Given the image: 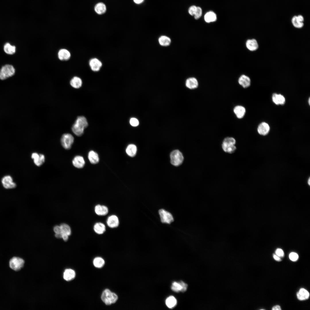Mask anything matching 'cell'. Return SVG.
Here are the masks:
<instances>
[{"label": "cell", "instance_id": "8992f818", "mask_svg": "<svg viewBox=\"0 0 310 310\" xmlns=\"http://www.w3.org/2000/svg\"><path fill=\"white\" fill-rule=\"evenodd\" d=\"M158 213L161 221L162 223L170 224L173 221V216L169 212L162 209L159 210Z\"/></svg>", "mask_w": 310, "mask_h": 310}, {"label": "cell", "instance_id": "d590c367", "mask_svg": "<svg viewBox=\"0 0 310 310\" xmlns=\"http://www.w3.org/2000/svg\"><path fill=\"white\" fill-rule=\"evenodd\" d=\"M60 226L61 229L62 233L66 234L68 236L71 235V228L69 225L63 223L61 224Z\"/></svg>", "mask_w": 310, "mask_h": 310}, {"label": "cell", "instance_id": "f35d334b", "mask_svg": "<svg viewBox=\"0 0 310 310\" xmlns=\"http://www.w3.org/2000/svg\"><path fill=\"white\" fill-rule=\"evenodd\" d=\"M289 258L290 260L292 261H296L298 260L299 258V256L296 253L292 252L290 253L289 255Z\"/></svg>", "mask_w": 310, "mask_h": 310}, {"label": "cell", "instance_id": "30bf717a", "mask_svg": "<svg viewBox=\"0 0 310 310\" xmlns=\"http://www.w3.org/2000/svg\"><path fill=\"white\" fill-rule=\"evenodd\" d=\"M89 65L91 70L94 72L99 71L102 66L101 61L96 58L91 59L89 61Z\"/></svg>", "mask_w": 310, "mask_h": 310}, {"label": "cell", "instance_id": "b9f144b4", "mask_svg": "<svg viewBox=\"0 0 310 310\" xmlns=\"http://www.w3.org/2000/svg\"><path fill=\"white\" fill-rule=\"evenodd\" d=\"M275 253V254L279 257H283L284 255V252L283 250L280 248H278L276 250Z\"/></svg>", "mask_w": 310, "mask_h": 310}, {"label": "cell", "instance_id": "7bdbcfd3", "mask_svg": "<svg viewBox=\"0 0 310 310\" xmlns=\"http://www.w3.org/2000/svg\"><path fill=\"white\" fill-rule=\"evenodd\" d=\"M53 230L55 234L61 233L62 230L60 226H56L53 228Z\"/></svg>", "mask_w": 310, "mask_h": 310}, {"label": "cell", "instance_id": "ab89813d", "mask_svg": "<svg viewBox=\"0 0 310 310\" xmlns=\"http://www.w3.org/2000/svg\"><path fill=\"white\" fill-rule=\"evenodd\" d=\"M131 125L133 127L137 126L139 124V122L137 119L135 118H132L130 120Z\"/></svg>", "mask_w": 310, "mask_h": 310}, {"label": "cell", "instance_id": "4316f807", "mask_svg": "<svg viewBox=\"0 0 310 310\" xmlns=\"http://www.w3.org/2000/svg\"><path fill=\"white\" fill-rule=\"evenodd\" d=\"M70 84L73 88L78 89L81 87L82 85V79L77 76H75L71 80Z\"/></svg>", "mask_w": 310, "mask_h": 310}, {"label": "cell", "instance_id": "7dc6e473", "mask_svg": "<svg viewBox=\"0 0 310 310\" xmlns=\"http://www.w3.org/2000/svg\"><path fill=\"white\" fill-rule=\"evenodd\" d=\"M55 236L57 238H62V233L55 234Z\"/></svg>", "mask_w": 310, "mask_h": 310}, {"label": "cell", "instance_id": "ffe728a7", "mask_svg": "<svg viewBox=\"0 0 310 310\" xmlns=\"http://www.w3.org/2000/svg\"><path fill=\"white\" fill-rule=\"evenodd\" d=\"M186 86L190 89L197 88L198 86V82L197 79L194 77H191L187 79L186 81Z\"/></svg>", "mask_w": 310, "mask_h": 310}, {"label": "cell", "instance_id": "ac0fdd59", "mask_svg": "<svg viewBox=\"0 0 310 310\" xmlns=\"http://www.w3.org/2000/svg\"><path fill=\"white\" fill-rule=\"evenodd\" d=\"M94 211L97 215L101 216L106 215L108 212V209L106 206L100 204H98L95 206Z\"/></svg>", "mask_w": 310, "mask_h": 310}, {"label": "cell", "instance_id": "f6af8a7d", "mask_svg": "<svg viewBox=\"0 0 310 310\" xmlns=\"http://www.w3.org/2000/svg\"><path fill=\"white\" fill-rule=\"evenodd\" d=\"M273 257L274 258L276 261H280L281 259L280 257L278 256L276 254H274L273 255Z\"/></svg>", "mask_w": 310, "mask_h": 310}, {"label": "cell", "instance_id": "9a60e30c", "mask_svg": "<svg viewBox=\"0 0 310 310\" xmlns=\"http://www.w3.org/2000/svg\"><path fill=\"white\" fill-rule=\"evenodd\" d=\"M72 162L75 167L80 168L83 167L85 163L84 158L80 156H75L73 159Z\"/></svg>", "mask_w": 310, "mask_h": 310}, {"label": "cell", "instance_id": "4fadbf2b", "mask_svg": "<svg viewBox=\"0 0 310 310\" xmlns=\"http://www.w3.org/2000/svg\"><path fill=\"white\" fill-rule=\"evenodd\" d=\"M233 112L236 117L239 119H241L244 116L246 113V109L243 106L238 105L233 108Z\"/></svg>", "mask_w": 310, "mask_h": 310}, {"label": "cell", "instance_id": "2e32d148", "mask_svg": "<svg viewBox=\"0 0 310 310\" xmlns=\"http://www.w3.org/2000/svg\"><path fill=\"white\" fill-rule=\"evenodd\" d=\"M246 46L249 50L252 51L257 50L259 47L258 42L255 39L247 40L246 42Z\"/></svg>", "mask_w": 310, "mask_h": 310}, {"label": "cell", "instance_id": "7a4b0ae2", "mask_svg": "<svg viewBox=\"0 0 310 310\" xmlns=\"http://www.w3.org/2000/svg\"><path fill=\"white\" fill-rule=\"evenodd\" d=\"M118 296L115 293L112 292L108 289H106L103 292L101 298L106 305L115 303L118 299Z\"/></svg>", "mask_w": 310, "mask_h": 310}, {"label": "cell", "instance_id": "9c48e42d", "mask_svg": "<svg viewBox=\"0 0 310 310\" xmlns=\"http://www.w3.org/2000/svg\"><path fill=\"white\" fill-rule=\"evenodd\" d=\"M304 19L301 15L294 16L292 18L291 21L293 26L295 28H301L304 25Z\"/></svg>", "mask_w": 310, "mask_h": 310}, {"label": "cell", "instance_id": "277c9868", "mask_svg": "<svg viewBox=\"0 0 310 310\" xmlns=\"http://www.w3.org/2000/svg\"><path fill=\"white\" fill-rule=\"evenodd\" d=\"M170 162L173 165L177 166L183 162L184 158L182 153L178 150L173 151L170 154Z\"/></svg>", "mask_w": 310, "mask_h": 310}, {"label": "cell", "instance_id": "1f68e13d", "mask_svg": "<svg viewBox=\"0 0 310 310\" xmlns=\"http://www.w3.org/2000/svg\"><path fill=\"white\" fill-rule=\"evenodd\" d=\"M235 145L222 143V146L223 150L225 152L229 153H232L234 152L236 149V147Z\"/></svg>", "mask_w": 310, "mask_h": 310}, {"label": "cell", "instance_id": "8fae6325", "mask_svg": "<svg viewBox=\"0 0 310 310\" xmlns=\"http://www.w3.org/2000/svg\"><path fill=\"white\" fill-rule=\"evenodd\" d=\"M2 183L3 187L6 189H11L15 187L16 185L13 182L11 177L9 175L4 177L2 180Z\"/></svg>", "mask_w": 310, "mask_h": 310}, {"label": "cell", "instance_id": "3957f363", "mask_svg": "<svg viewBox=\"0 0 310 310\" xmlns=\"http://www.w3.org/2000/svg\"><path fill=\"white\" fill-rule=\"evenodd\" d=\"M15 73L13 67L10 65H6L3 66L0 70V79L4 80L12 76Z\"/></svg>", "mask_w": 310, "mask_h": 310}, {"label": "cell", "instance_id": "e575fe53", "mask_svg": "<svg viewBox=\"0 0 310 310\" xmlns=\"http://www.w3.org/2000/svg\"><path fill=\"white\" fill-rule=\"evenodd\" d=\"M93 263L95 267L97 268H101L104 266V261L102 258L97 257L94 259Z\"/></svg>", "mask_w": 310, "mask_h": 310}, {"label": "cell", "instance_id": "8d00e7d4", "mask_svg": "<svg viewBox=\"0 0 310 310\" xmlns=\"http://www.w3.org/2000/svg\"><path fill=\"white\" fill-rule=\"evenodd\" d=\"M236 141L235 139L232 137H228L224 138L223 141L222 143L230 144L235 145Z\"/></svg>", "mask_w": 310, "mask_h": 310}, {"label": "cell", "instance_id": "836d02e7", "mask_svg": "<svg viewBox=\"0 0 310 310\" xmlns=\"http://www.w3.org/2000/svg\"><path fill=\"white\" fill-rule=\"evenodd\" d=\"M4 50L5 53L10 55L13 54L16 52V47L7 43L4 45Z\"/></svg>", "mask_w": 310, "mask_h": 310}, {"label": "cell", "instance_id": "f1b7e54d", "mask_svg": "<svg viewBox=\"0 0 310 310\" xmlns=\"http://www.w3.org/2000/svg\"><path fill=\"white\" fill-rule=\"evenodd\" d=\"M205 21L207 23L213 22L216 21L217 17L216 14L212 11L207 12L204 17Z\"/></svg>", "mask_w": 310, "mask_h": 310}, {"label": "cell", "instance_id": "5b68a950", "mask_svg": "<svg viewBox=\"0 0 310 310\" xmlns=\"http://www.w3.org/2000/svg\"><path fill=\"white\" fill-rule=\"evenodd\" d=\"M74 140V137L70 133H66L62 135L61 139V144L65 149H70L73 144Z\"/></svg>", "mask_w": 310, "mask_h": 310}, {"label": "cell", "instance_id": "44dd1931", "mask_svg": "<svg viewBox=\"0 0 310 310\" xmlns=\"http://www.w3.org/2000/svg\"><path fill=\"white\" fill-rule=\"evenodd\" d=\"M272 99L273 102L276 105H283L285 103V99L284 97L280 94H273Z\"/></svg>", "mask_w": 310, "mask_h": 310}, {"label": "cell", "instance_id": "d4e9b609", "mask_svg": "<svg viewBox=\"0 0 310 310\" xmlns=\"http://www.w3.org/2000/svg\"><path fill=\"white\" fill-rule=\"evenodd\" d=\"M75 276V273L74 270L70 269H66L63 273V277L66 280L69 281L73 279Z\"/></svg>", "mask_w": 310, "mask_h": 310}, {"label": "cell", "instance_id": "c3c4849f", "mask_svg": "<svg viewBox=\"0 0 310 310\" xmlns=\"http://www.w3.org/2000/svg\"><path fill=\"white\" fill-rule=\"evenodd\" d=\"M144 0H133L134 2L136 4H140L142 3Z\"/></svg>", "mask_w": 310, "mask_h": 310}, {"label": "cell", "instance_id": "7402d4cb", "mask_svg": "<svg viewBox=\"0 0 310 310\" xmlns=\"http://www.w3.org/2000/svg\"><path fill=\"white\" fill-rule=\"evenodd\" d=\"M88 158L90 162L93 164H97L99 161V158L98 153L92 150L89 152Z\"/></svg>", "mask_w": 310, "mask_h": 310}, {"label": "cell", "instance_id": "5bb4252c", "mask_svg": "<svg viewBox=\"0 0 310 310\" xmlns=\"http://www.w3.org/2000/svg\"><path fill=\"white\" fill-rule=\"evenodd\" d=\"M31 157L33 159L34 164L38 166L42 165L45 161V157L42 154L33 153L32 154Z\"/></svg>", "mask_w": 310, "mask_h": 310}, {"label": "cell", "instance_id": "681fc988", "mask_svg": "<svg viewBox=\"0 0 310 310\" xmlns=\"http://www.w3.org/2000/svg\"><path fill=\"white\" fill-rule=\"evenodd\" d=\"M308 184H309V185H310V178H309V179H308Z\"/></svg>", "mask_w": 310, "mask_h": 310}, {"label": "cell", "instance_id": "6da1fadb", "mask_svg": "<svg viewBox=\"0 0 310 310\" xmlns=\"http://www.w3.org/2000/svg\"><path fill=\"white\" fill-rule=\"evenodd\" d=\"M88 126L86 118L83 116L77 117L71 127L73 133L77 136H81L84 133V129Z\"/></svg>", "mask_w": 310, "mask_h": 310}, {"label": "cell", "instance_id": "60d3db41", "mask_svg": "<svg viewBox=\"0 0 310 310\" xmlns=\"http://www.w3.org/2000/svg\"><path fill=\"white\" fill-rule=\"evenodd\" d=\"M197 7L195 5H192L190 7L188 10V12L190 15L194 16Z\"/></svg>", "mask_w": 310, "mask_h": 310}, {"label": "cell", "instance_id": "74e56055", "mask_svg": "<svg viewBox=\"0 0 310 310\" xmlns=\"http://www.w3.org/2000/svg\"><path fill=\"white\" fill-rule=\"evenodd\" d=\"M202 14V9L200 7H197L194 16V18L196 20L199 19L201 16Z\"/></svg>", "mask_w": 310, "mask_h": 310}, {"label": "cell", "instance_id": "603a6c76", "mask_svg": "<svg viewBox=\"0 0 310 310\" xmlns=\"http://www.w3.org/2000/svg\"><path fill=\"white\" fill-rule=\"evenodd\" d=\"M59 59L62 61H67L69 60L71 57L69 52L65 49H61L59 50L58 54Z\"/></svg>", "mask_w": 310, "mask_h": 310}, {"label": "cell", "instance_id": "d6a6232c", "mask_svg": "<svg viewBox=\"0 0 310 310\" xmlns=\"http://www.w3.org/2000/svg\"><path fill=\"white\" fill-rule=\"evenodd\" d=\"M94 10L99 14L104 13L106 11V7L105 5L102 3H99L95 6Z\"/></svg>", "mask_w": 310, "mask_h": 310}, {"label": "cell", "instance_id": "83f0119b", "mask_svg": "<svg viewBox=\"0 0 310 310\" xmlns=\"http://www.w3.org/2000/svg\"><path fill=\"white\" fill-rule=\"evenodd\" d=\"M298 299L300 300H304L308 299L309 296V293L305 289L301 288L297 293Z\"/></svg>", "mask_w": 310, "mask_h": 310}, {"label": "cell", "instance_id": "52a82bcc", "mask_svg": "<svg viewBox=\"0 0 310 310\" xmlns=\"http://www.w3.org/2000/svg\"><path fill=\"white\" fill-rule=\"evenodd\" d=\"M24 260L22 259L17 257H13L10 260L9 264L10 268L16 271L20 270L24 266Z\"/></svg>", "mask_w": 310, "mask_h": 310}, {"label": "cell", "instance_id": "ba28073f", "mask_svg": "<svg viewBox=\"0 0 310 310\" xmlns=\"http://www.w3.org/2000/svg\"><path fill=\"white\" fill-rule=\"evenodd\" d=\"M187 287L188 285L187 284L180 280L178 282H173L171 286V289L173 291L176 292H183L187 290Z\"/></svg>", "mask_w": 310, "mask_h": 310}, {"label": "cell", "instance_id": "7c38bea8", "mask_svg": "<svg viewBox=\"0 0 310 310\" xmlns=\"http://www.w3.org/2000/svg\"><path fill=\"white\" fill-rule=\"evenodd\" d=\"M107 225L112 228L117 227L119 224V220L117 216L115 215L109 216L106 220Z\"/></svg>", "mask_w": 310, "mask_h": 310}, {"label": "cell", "instance_id": "d6986e66", "mask_svg": "<svg viewBox=\"0 0 310 310\" xmlns=\"http://www.w3.org/2000/svg\"><path fill=\"white\" fill-rule=\"evenodd\" d=\"M239 84L244 88L249 87L251 84V80L250 78L245 75H241L238 79Z\"/></svg>", "mask_w": 310, "mask_h": 310}, {"label": "cell", "instance_id": "ee69618b", "mask_svg": "<svg viewBox=\"0 0 310 310\" xmlns=\"http://www.w3.org/2000/svg\"><path fill=\"white\" fill-rule=\"evenodd\" d=\"M69 236L65 234L62 233V238L65 241H67L68 239Z\"/></svg>", "mask_w": 310, "mask_h": 310}, {"label": "cell", "instance_id": "4dcf8cb0", "mask_svg": "<svg viewBox=\"0 0 310 310\" xmlns=\"http://www.w3.org/2000/svg\"><path fill=\"white\" fill-rule=\"evenodd\" d=\"M165 303L168 308L172 309L176 305L177 300L174 296H171L167 298L166 300Z\"/></svg>", "mask_w": 310, "mask_h": 310}, {"label": "cell", "instance_id": "e0dca14e", "mask_svg": "<svg viewBox=\"0 0 310 310\" xmlns=\"http://www.w3.org/2000/svg\"><path fill=\"white\" fill-rule=\"evenodd\" d=\"M257 131L258 133L261 135H265L269 133L270 127L268 124L267 123L263 122L261 123L257 127Z\"/></svg>", "mask_w": 310, "mask_h": 310}, {"label": "cell", "instance_id": "484cf974", "mask_svg": "<svg viewBox=\"0 0 310 310\" xmlns=\"http://www.w3.org/2000/svg\"><path fill=\"white\" fill-rule=\"evenodd\" d=\"M93 229L94 232L99 235L103 234L106 231L105 225L100 222L96 223L94 226Z\"/></svg>", "mask_w": 310, "mask_h": 310}, {"label": "cell", "instance_id": "f546056e", "mask_svg": "<svg viewBox=\"0 0 310 310\" xmlns=\"http://www.w3.org/2000/svg\"><path fill=\"white\" fill-rule=\"evenodd\" d=\"M158 41L160 45L162 46H169L171 42L170 38L167 36L164 35L162 36L159 37Z\"/></svg>", "mask_w": 310, "mask_h": 310}, {"label": "cell", "instance_id": "cb8c5ba5", "mask_svg": "<svg viewBox=\"0 0 310 310\" xmlns=\"http://www.w3.org/2000/svg\"><path fill=\"white\" fill-rule=\"evenodd\" d=\"M137 148L135 144H130L128 145L125 149V152L127 154L131 157L135 156L137 152Z\"/></svg>", "mask_w": 310, "mask_h": 310}, {"label": "cell", "instance_id": "bcb514c9", "mask_svg": "<svg viewBox=\"0 0 310 310\" xmlns=\"http://www.w3.org/2000/svg\"><path fill=\"white\" fill-rule=\"evenodd\" d=\"M272 310H281L280 307L279 305H276L274 306L272 309Z\"/></svg>", "mask_w": 310, "mask_h": 310}]
</instances>
